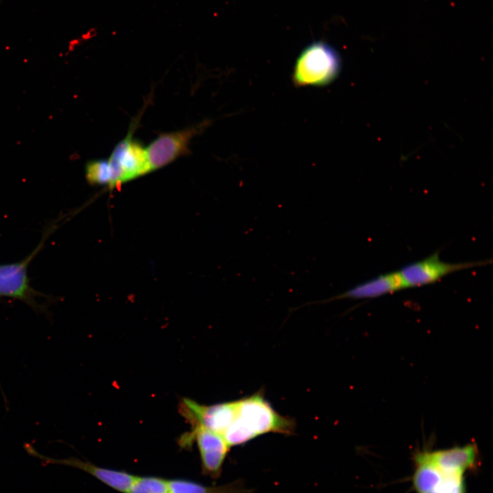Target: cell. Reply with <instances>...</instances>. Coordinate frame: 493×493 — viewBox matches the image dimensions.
<instances>
[{"instance_id":"cell-1","label":"cell","mask_w":493,"mask_h":493,"mask_svg":"<svg viewBox=\"0 0 493 493\" xmlns=\"http://www.w3.org/2000/svg\"><path fill=\"white\" fill-rule=\"evenodd\" d=\"M233 419L223 434L231 447L270 433L291 435L294 420L279 414L260 391L236 400Z\"/></svg>"},{"instance_id":"cell-2","label":"cell","mask_w":493,"mask_h":493,"mask_svg":"<svg viewBox=\"0 0 493 493\" xmlns=\"http://www.w3.org/2000/svg\"><path fill=\"white\" fill-rule=\"evenodd\" d=\"M340 68V60L336 51L324 42H314L297 58L293 81L298 86H325L338 76Z\"/></svg>"},{"instance_id":"cell-3","label":"cell","mask_w":493,"mask_h":493,"mask_svg":"<svg viewBox=\"0 0 493 493\" xmlns=\"http://www.w3.org/2000/svg\"><path fill=\"white\" fill-rule=\"evenodd\" d=\"M137 120L132 122L127 136L114 147L108 160L111 170L110 188L151 172L146 148L133 138Z\"/></svg>"},{"instance_id":"cell-4","label":"cell","mask_w":493,"mask_h":493,"mask_svg":"<svg viewBox=\"0 0 493 493\" xmlns=\"http://www.w3.org/2000/svg\"><path fill=\"white\" fill-rule=\"evenodd\" d=\"M492 260L466 262H447L442 261L438 251L420 260L405 265L398 273L405 288L429 285L444 277L461 270L485 266Z\"/></svg>"},{"instance_id":"cell-5","label":"cell","mask_w":493,"mask_h":493,"mask_svg":"<svg viewBox=\"0 0 493 493\" xmlns=\"http://www.w3.org/2000/svg\"><path fill=\"white\" fill-rule=\"evenodd\" d=\"M204 127V123H201L160 134L146 148L151 171L161 168L189 153V144L192 138L201 131Z\"/></svg>"},{"instance_id":"cell-6","label":"cell","mask_w":493,"mask_h":493,"mask_svg":"<svg viewBox=\"0 0 493 493\" xmlns=\"http://www.w3.org/2000/svg\"><path fill=\"white\" fill-rule=\"evenodd\" d=\"M235 410V401L203 405L194 400L184 398L179 405L181 416L191 424L192 427L201 426L222 436L231 423Z\"/></svg>"},{"instance_id":"cell-7","label":"cell","mask_w":493,"mask_h":493,"mask_svg":"<svg viewBox=\"0 0 493 493\" xmlns=\"http://www.w3.org/2000/svg\"><path fill=\"white\" fill-rule=\"evenodd\" d=\"M192 441L197 442L203 472L212 478H218L231 447L220 434L201 426L193 427L181 443L186 446Z\"/></svg>"},{"instance_id":"cell-8","label":"cell","mask_w":493,"mask_h":493,"mask_svg":"<svg viewBox=\"0 0 493 493\" xmlns=\"http://www.w3.org/2000/svg\"><path fill=\"white\" fill-rule=\"evenodd\" d=\"M26 450L29 455L38 458L46 464L62 465L81 470L110 488L122 493H129L136 477L125 471L100 467L75 457L55 459L46 457L38 453L29 445H27Z\"/></svg>"},{"instance_id":"cell-9","label":"cell","mask_w":493,"mask_h":493,"mask_svg":"<svg viewBox=\"0 0 493 493\" xmlns=\"http://www.w3.org/2000/svg\"><path fill=\"white\" fill-rule=\"evenodd\" d=\"M403 281L398 271L380 275L373 279L357 284L350 289L329 299L309 302L303 306L325 303L340 299H366L379 297L404 289Z\"/></svg>"},{"instance_id":"cell-10","label":"cell","mask_w":493,"mask_h":493,"mask_svg":"<svg viewBox=\"0 0 493 493\" xmlns=\"http://www.w3.org/2000/svg\"><path fill=\"white\" fill-rule=\"evenodd\" d=\"M431 460L443 472L463 474L468 470H475L479 466V451L476 443H468L462 446L428 451Z\"/></svg>"},{"instance_id":"cell-11","label":"cell","mask_w":493,"mask_h":493,"mask_svg":"<svg viewBox=\"0 0 493 493\" xmlns=\"http://www.w3.org/2000/svg\"><path fill=\"white\" fill-rule=\"evenodd\" d=\"M28 261L0 265V296L24 299L29 292Z\"/></svg>"},{"instance_id":"cell-12","label":"cell","mask_w":493,"mask_h":493,"mask_svg":"<svg viewBox=\"0 0 493 493\" xmlns=\"http://www.w3.org/2000/svg\"><path fill=\"white\" fill-rule=\"evenodd\" d=\"M415 471L412 483L416 493H427L435 489L442 481L443 473L431 460L428 451L414 455Z\"/></svg>"},{"instance_id":"cell-13","label":"cell","mask_w":493,"mask_h":493,"mask_svg":"<svg viewBox=\"0 0 493 493\" xmlns=\"http://www.w3.org/2000/svg\"><path fill=\"white\" fill-rule=\"evenodd\" d=\"M170 493H247L240 482L219 486H206L199 483L185 480H168Z\"/></svg>"},{"instance_id":"cell-14","label":"cell","mask_w":493,"mask_h":493,"mask_svg":"<svg viewBox=\"0 0 493 493\" xmlns=\"http://www.w3.org/2000/svg\"><path fill=\"white\" fill-rule=\"evenodd\" d=\"M86 177L92 185H108L111 181V170L108 160L103 159L89 161L85 168Z\"/></svg>"},{"instance_id":"cell-15","label":"cell","mask_w":493,"mask_h":493,"mask_svg":"<svg viewBox=\"0 0 493 493\" xmlns=\"http://www.w3.org/2000/svg\"><path fill=\"white\" fill-rule=\"evenodd\" d=\"M129 493H170L168 480L157 477H136Z\"/></svg>"},{"instance_id":"cell-16","label":"cell","mask_w":493,"mask_h":493,"mask_svg":"<svg viewBox=\"0 0 493 493\" xmlns=\"http://www.w3.org/2000/svg\"><path fill=\"white\" fill-rule=\"evenodd\" d=\"M441 482L435 489L438 493H466L464 475L457 472H443Z\"/></svg>"},{"instance_id":"cell-17","label":"cell","mask_w":493,"mask_h":493,"mask_svg":"<svg viewBox=\"0 0 493 493\" xmlns=\"http://www.w3.org/2000/svg\"><path fill=\"white\" fill-rule=\"evenodd\" d=\"M427 493H438V492L436 491V490L434 489V490H433L432 491H430V492H427Z\"/></svg>"}]
</instances>
